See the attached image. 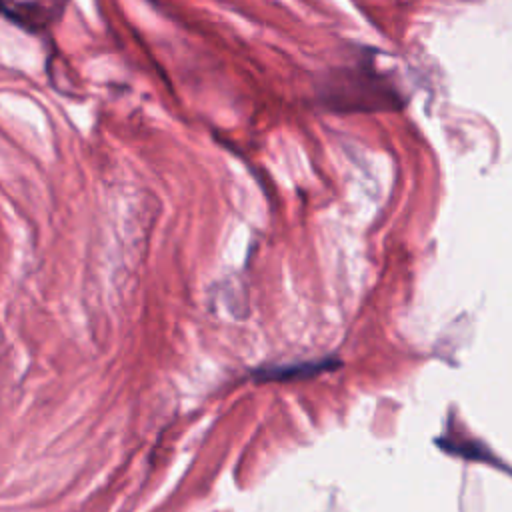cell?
I'll use <instances>...</instances> for the list:
<instances>
[{
  "mask_svg": "<svg viewBox=\"0 0 512 512\" xmlns=\"http://www.w3.org/2000/svg\"><path fill=\"white\" fill-rule=\"evenodd\" d=\"M322 362H314V364H298V366H282V368H274V370H268L264 376L268 378H288V376H294V374H310V372H318L322 370Z\"/></svg>",
  "mask_w": 512,
  "mask_h": 512,
  "instance_id": "1",
  "label": "cell"
}]
</instances>
